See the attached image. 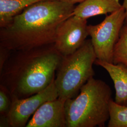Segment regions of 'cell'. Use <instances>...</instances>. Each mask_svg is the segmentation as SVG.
Segmentation results:
<instances>
[{"label":"cell","mask_w":127,"mask_h":127,"mask_svg":"<svg viewBox=\"0 0 127 127\" xmlns=\"http://www.w3.org/2000/svg\"><path fill=\"white\" fill-rule=\"evenodd\" d=\"M113 63L122 64L127 67V25H126L122 28L114 47Z\"/></svg>","instance_id":"4fadbf2b"},{"label":"cell","mask_w":127,"mask_h":127,"mask_svg":"<svg viewBox=\"0 0 127 127\" xmlns=\"http://www.w3.org/2000/svg\"><path fill=\"white\" fill-rule=\"evenodd\" d=\"M11 50L0 46V69L3 67L6 61L8 59Z\"/></svg>","instance_id":"9a60e30c"},{"label":"cell","mask_w":127,"mask_h":127,"mask_svg":"<svg viewBox=\"0 0 127 127\" xmlns=\"http://www.w3.org/2000/svg\"><path fill=\"white\" fill-rule=\"evenodd\" d=\"M87 19L72 15L58 27L54 42L56 49L63 57L79 49L89 36Z\"/></svg>","instance_id":"52a82bcc"},{"label":"cell","mask_w":127,"mask_h":127,"mask_svg":"<svg viewBox=\"0 0 127 127\" xmlns=\"http://www.w3.org/2000/svg\"><path fill=\"white\" fill-rule=\"evenodd\" d=\"M11 105V97L8 91L0 86V114L6 116L9 113Z\"/></svg>","instance_id":"5bb4252c"},{"label":"cell","mask_w":127,"mask_h":127,"mask_svg":"<svg viewBox=\"0 0 127 127\" xmlns=\"http://www.w3.org/2000/svg\"><path fill=\"white\" fill-rule=\"evenodd\" d=\"M62 58L54 43L12 51L0 69V86L18 98L37 94L54 80Z\"/></svg>","instance_id":"7a4b0ae2"},{"label":"cell","mask_w":127,"mask_h":127,"mask_svg":"<svg viewBox=\"0 0 127 127\" xmlns=\"http://www.w3.org/2000/svg\"><path fill=\"white\" fill-rule=\"evenodd\" d=\"M96 59L91 39L72 54L63 57L55 79L59 97L66 101L78 95L82 87L95 75L93 65Z\"/></svg>","instance_id":"277c9868"},{"label":"cell","mask_w":127,"mask_h":127,"mask_svg":"<svg viewBox=\"0 0 127 127\" xmlns=\"http://www.w3.org/2000/svg\"><path fill=\"white\" fill-rule=\"evenodd\" d=\"M126 20L125 9H121L106 16L101 23L88 26L89 36L96 59L113 63L114 47Z\"/></svg>","instance_id":"5b68a950"},{"label":"cell","mask_w":127,"mask_h":127,"mask_svg":"<svg viewBox=\"0 0 127 127\" xmlns=\"http://www.w3.org/2000/svg\"><path fill=\"white\" fill-rule=\"evenodd\" d=\"M65 102L59 97L46 102L37 109L26 127H67Z\"/></svg>","instance_id":"ba28073f"},{"label":"cell","mask_w":127,"mask_h":127,"mask_svg":"<svg viewBox=\"0 0 127 127\" xmlns=\"http://www.w3.org/2000/svg\"><path fill=\"white\" fill-rule=\"evenodd\" d=\"M11 105L7 116L9 127H26L30 117L46 102L59 97L55 79L43 91L25 98L11 96Z\"/></svg>","instance_id":"8992f818"},{"label":"cell","mask_w":127,"mask_h":127,"mask_svg":"<svg viewBox=\"0 0 127 127\" xmlns=\"http://www.w3.org/2000/svg\"><path fill=\"white\" fill-rule=\"evenodd\" d=\"M59 0L62 1L64 2H66L68 3H73V4H75L76 3H79L85 0Z\"/></svg>","instance_id":"2e32d148"},{"label":"cell","mask_w":127,"mask_h":127,"mask_svg":"<svg viewBox=\"0 0 127 127\" xmlns=\"http://www.w3.org/2000/svg\"><path fill=\"white\" fill-rule=\"evenodd\" d=\"M123 7L120 0H85L75 6L73 15L87 19L98 15L112 13Z\"/></svg>","instance_id":"30bf717a"},{"label":"cell","mask_w":127,"mask_h":127,"mask_svg":"<svg viewBox=\"0 0 127 127\" xmlns=\"http://www.w3.org/2000/svg\"><path fill=\"white\" fill-rule=\"evenodd\" d=\"M75 6L59 0H43L28 6L0 28V46L14 51L54 43L58 27L73 15Z\"/></svg>","instance_id":"6da1fadb"},{"label":"cell","mask_w":127,"mask_h":127,"mask_svg":"<svg viewBox=\"0 0 127 127\" xmlns=\"http://www.w3.org/2000/svg\"><path fill=\"white\" fill-rule=\"evenodd\" d=\"M94 64L107 72L114 82L115 91L114 101L127 106V67L122 64H115L96 59Z\"/></svg>","instance_id":"9c48e42d"},{"label":"cell","mask_w":127,"mask_h":127,"mask_svg":"<svg viewBox=\"0 0 127 127\" xmlns=\"http://www.w3.org/2000/svg\"><path fill=\"white\" fill-rule=\"evenodd\" d=\"M108 127H127V106L116 103L113 99L109 104Z\"/></svg>","instance_id":"7c38bea8"},{"label":"cell","mask_w":127,"mask_h":127,"mask_svg":"<svg viewBox=\"0 0 127 127\" xmlns=\"http://www.w3.org/2000/svg\"><path fill=\"white\" fill-rule=\"evenodd\" d=\"M123 7L125 9V12H126V20H125V22L124 25H127V0H123Z\"/></svg>","instance_id":"e0dca14e"},{"label":"cell","mask_w":127,"mask_h":127,"mask_svg":"<svg viewBox=\"0 0 127 127\" xmlns=\"http://www.w3.org/2000/svg\"><path fill=\"white\" fill-rule=\"evenodd\" d=\"M43 0H0V28L5 27L28 6Z\"/></svg>","instance_id":"8fae6325"},{"label":"cell","mask_w":127,"mask_h":127,"mask_svg":"<svg viewBox=\"0 0 127 127\" xmlns=\"http://www.w3.org/2000/svg\"><path fill=\"white\" fill-rule=\"evenodd\" d=\"M112 96L106 82L91 78L76 97L65 102L67 127H104L109 119Z\"/></svg>","instance_id":"3957f363"}]
</instances>
